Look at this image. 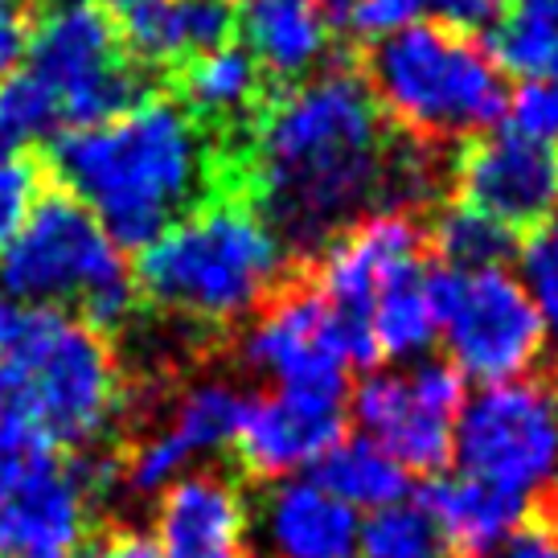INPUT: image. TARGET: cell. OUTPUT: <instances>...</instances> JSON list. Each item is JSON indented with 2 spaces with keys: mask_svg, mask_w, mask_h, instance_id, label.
I'll use <instances>...</instances> for the list:
<instances>
[{
  "mask_svg": "<svg viewBox=\"0 0 558 558\" xmlns=\"http://www.w3.org/2000/svg\"><path fill=\"white\" fill-rule=\"evenodd\" d=\"M395 140L357 70H316L271 90L239 136L243 197L288 251L316 255L353 218L383 209Z\"/></svg>",
  "mask_w": 558,
  "mask_h": 558,
  "instance_id": "cell-1",
  "label": "cell"
},
{
  "mask_svg": "<svg viewBox=\"0 0 558 558\" xmlns=\"http://www.w3.org/2000/svg\"><path fill=\"white\" fill-rule=\"evenodd\" d=\"M46 169L99 218L111 243L136 251L209 197H243L234 140L214 136L165 90H148L116 120L66 128Z\"/></svg>",
  "mask_w": 558,
  "mask_h": 558,
  "instance_id": "cell-2",
  "label": "cell"
},
{
  "mask_svg": "<svg viewBox=\"0 0 558 558\" xmlns=\"http://www.w3.org/2000/svg\"><path fill=\"white\" fill-rule=\"evenodd\" d=\"M132 418V383L104 332L21 304L0 349V452H90Z\"/></svg>",
  "mask_w": 558,
  "mask_h": 558,
  "instance_id": "cell-3",
  "label": "cell"
},
{
  "mask_svg": "<svg viewBox=\"0 0 558 558\" xmlns=\"http://www.w3.org/2000/svg\"><path fill=\"white\" fill-rule=\"evenodd\" d=\"M132 279L148 308L222 332L259 313L292 279V251L246 197L222 193L140 246Z\"/></svg>",
  "mask_w": 558,
  "mask_h": 558,
  "instance_id": "cell-4",
  "label": "cell"
},
{
  "mask_svg": "<svg viewBox=\"0 0 558 558\" xmlns=\"http://www.w3.org/2000/svg\"><path fill=\"white\" fill-rule=\"evenodd\" d=\"M362 78L390 128L423 144L481 136L509 107L506 74L493 53L439 21H415L374 41Z\"/></svg>",
  "mask_w": 558,
  "mask_h": 558,
  "instance_id": "cell-5",
  "label": "cell"
},
{
  "mask_svg": "<svg viewBox=\"0 0 558 558\" xmlns=\"http://www.w3.org/2000/svg\"><path fill=\"white\" fill-rule=\"evenodd\" d=\"M0 292L29 308L78 304V320L107 341L140 313L136 279L99 218L70 193H41L0 255Z\"/></svg>",
  "mask_w": 558,
  "mask_h": 558,
  "instance_id": "cell-6",
  "label": "cell"
},
{
  "mask_svg": "<svg viewBox=\"0 0 558 558\" xmlns=\"http://www.w3.org/2000/svg\"><path fill=\"white\" fill-rule=\"evenodd\" d=\"M452 456L464 476L518 493L530 506L558 497V383L513 378L464 399Z\"/></svg>",
  "mask_w": 558,
  "mask_h": 558,
  "instance_id": "cell-7",
  "label": "cell"
},
{
  "mask_svg": "<svg viewBox=\"0 0 558 558\" xmlns=\"http://www.w3.org/2000/svg\"><path fill=\"white\" fill-rule=\"evenodd\" d=\"M427 296L448 345V366L460 369V378L481 386L513 383L538 362L546 332L522 276L506 267H427Z\"/></svg>",
  "mask_w": 558,
  "mask_h": 558,
  "instance_id": "cell-8",
  "label": "cell"
},
{
  "mask_svg": "<svg viewBox=\"0 0 558 558\" xmlns=\"http://www.w3.org/2000/svg\"><path fill=\"white\" fill-rule=\"evenodd\" d=\"M29 74L58 99L66 128H90L132 111L148 95L144 70L123 53L99 4L58 0L29 25Z\"/></svg>",
  "mask_w": 558,
  "mask_h": 558,
  "instance_id": "cell-9",
  "label": "cell"
},
{
  "mask_svg": "<svg viewBox=\"0 0 558 558\" xmlns=\"http://www.w3.org/2000/svg\"><path fill=\"white\" fill-rule=\"evenodd\" d=\"M239 353L279 386L345 390L353 366H374L378 349L366 325H349L332 313L308 276H292L251 316Z\"/></svg>",
  "mask_w": 558,
  "mask_h": 558,
  "instance_id": "cell-10",
  "label": "cell"
},
{
  "mask_svg": "<svg viewBox=\"0 0 558 558\" xmlns=\"http://www.w3.org/2000/svg\"><path fill=\"white\" fill-rule=\"evenodd\" d=\"M460 369L436 357H418L411 369L366 374L349 411L374 444L399 460L407 472H439L452 460L456 418L464 407Z\"/></svg>",
  "mask_w": 558,
  "mask_h": 558,
  "instance_id": "cell-11",
  "label": "cell"
},
{
  "mask_svg": "<svg viewBox=\"0 0 558 558\" xmlns=\"http://www.w3.org/2000/svg\"><path fill=\"white\" fill-rule=\"evenodd\" d=\"M90 513L74 460L0 452V558H74L90 538Z\"/></svg>",
  "mask_w": 558,
  "mask_h": 558,
  "instance_id": "cell-12",
  "label": "cell"
},
{
  "mask_svg": "<svg viewBox=\"0 0 558 558\" xmlns=\"http://www.w3.org/2000/svg\"><path fill=\"white\" fill-rule=\"evenodd\" d=\"M448 177L456 202L497 218L513 234H534L558 218V148L518 136L513 128L469 136L456 148Z\"/></svg>",
  "mask_w": 558,
  "mask_h": 558,
  "instance_id": "cell-13",
  "label": "cell"
},
{
  "mask_svg": "<svg viewBox=\"0 0 558 558\" xmlns=\"http://www.w3.org/2000/svg\"><path fill=\"white\" fill-rule=\"evenodd\" d=\"M423 246H427V230L418 222V214L369 209L316 251L304 276L341 320L369 329V308L378 292L399 271L423 263Z\"/></svg>",
  "mask_w": 558,
  "mask_h": 558,
  "instance_id": "cell-14",
  "label": "cell"
},
{
  "mask_svg": "<svg viewBox=\"0 0 558 558\" xmlns=\"http://www.w3.org/2000/svg\"><path fill=\"white\" fill-rule=\"evenodd\" d=\"M345 439V390L276 386L243 402L234 432V460L251 481H279L288 472L316 469L332 444Z\"/></svg>",
  "mask_w": 558,
  "mask_h": 558,
  "instance_id": "cell-15",
  "label": "cell"
},
{
  "mask_svg": "<svg viewBox=\"0 0 558 558\" xmlns=\"http://www.w3.org/2000/svg\"><path fill=\"white\" fill-rule=\"evenodd\" d=\"M243 395L227 383H193L169 402V418L157 432L140 436L128 452H120L123 488L132 493H160L177 476H185L197 456L218 452L234 444Z\"/></svg>",
  "mask_w": 558,
  "mask_h": 558,
  "instance_id": "cell-16",
  "label": "cell"
},
{
  "mask_svg": "<svg viewBox=\"0 0 558 558\" xmlns=\"http://www.w3.org/2000/svg\"><path fill=\"white\" fill-rule=\"evenodd\" d=\"M357 509L316 481H276L246 506V555L255 558H357Z\"/></svg>",
  "mask_w": 558,
  "mask_h": 558,
  "instance_id": "cell-17",
  "label": "cell"
},
{
  "mask_svg": "<svg viewBox=\"0 0 558 558\" xmlns=\"http://www.w3.org/2000/svg\"><path fill=\"white\" fill-rule=\"evenodd\" d=\"M104 13L140 70H173L234 34V0H104Z\"/></svg>",
  "mask_w": 558,
  "mask_h": 558,
  "instance_id": "cell-18",
  "label": "cell"
},
{
  "mask_svg": "<svg viewBox=\"0 0 558 558\" xmlns=\"http://www.w3.org/2000/svg\"><path fill=\"white\" fill-rule=\"evenodd\" d=\"M160 493V558H246V497L227 472H185Z\"/></svg>",
  "mask_w": 558,
  "mask_h": 558,
  "instance_id": "cell-19",
  "label": "cell"
},
{
  "mask_svg": "<svg viewBox=\"0 0 558 558\" xmlns=\"http://www.w3.org/2000/svg\"><path fill=\"white\" fill-rule=\"evenodd\" d=\"M234 34L267 78L300 83L325 70L337 21L325 0H234Z\"/></svg>",
  "mask_w": 558,
  "mask_h": 558,
  "instance_id": "cell-20",
  "label": "cell"
},
{
  "mask_svg": "<svg viewBox=\"0 0 558 558\" xmlns=\"http://www.w3.org/2000/svg\"><path fill=\"white\" fill-rule=\"evenodd\" d=\"M169 95L214 136L239 140L271 90H267V74L259 70V62L243 46L227 41L218 50L193 53L181 66H173Z\"/></svg>",
  "mask_w": 558,
  "mask_h": 558,
  "instance_id": "cell-21",
  "label": "cell"
},
{
  "mask_svg": "<svg viewBox=\"0 0 558 558\" xmlns=\"http://www.w3.org/2000/svg\"><path fill=\"white\" fill-rule=\"evenodd\" d=\"M423 506L436 513L439 530L448 538V550L460 558H485L501 550V542L522 530L534 518V506L506 493L497 485H485L476 476H436L418 497Z\"/></svg>",
  "mask_w": 558,
  "mask_h": 558,
  "instance_id": "cell-22",
  "label": "cell"
},
{
  "mask_svg": "<svg viewBox=\"0 0 558 558\" xmlns=\"http://www.w3.org/2000/svg\"><path fill=\"white\" fill-rule=\"evenodd\" d=\"M313 481L320 488H329L349 509H369V513L411 497V472L369 436L332 444L329 452L316 460Z\"/></svg>",
  "mask_w": 558,
  "mask_h": 558,
  "instance_id": "cell-23",
  "label": "cell"
},
{
  "mask_svg": "<svg viewBox=\"0 0 558 558\" xmlns=\"http://www.w3.org/2000/svg\"><path fill=\"white\" fill-rule=\"evenodd\" d=\"M369 332L378 357L390 362H418L427 349L436 345L439 320L427 296V267L415 263L386 283L374 308H369Z\"/></svg>",
  "mask_w": 558,
  "mask_h": 558,
  "instance_id": "cell-24",
  "label": "cell"
},
{
  "mask_svg": "<svg viewBox=\"0 0 558 558\" xmlns=\"http://www.w3.org/2000/svg\"><path fill=\"white\" fill-rule=\"evenodd\" d=\"M485 50L501 74L546 78L558 58V0H506L501 17L488 25Z\"/></svg>",
  "mask_w": 558,
  "mask_h": 558,
  "instance_id": "cell-25",
  "label": "cell"
},
{
  "mask_svg": "<svg viewBox=\"0 0 558 558\" xmlns=\"http://www.w3.org/2000/svg\"><path fill=\"white\" fill-rule=\"evenodd\" d=\"M427 246L436 251L439 267L452 271H485V267H506V259L518 251V234L501 227L497 218H488L481 209L452 202L432 218Z\"/></svg>",
  "mask_w": 558,
  "mask_h": 558,
  "instance_id": "cell-26",
  "label": "cell"
},
{
  "mask_svg": "<svg viewBox=\"0 0 558 558\" xmlns=\"http://www.w3.org/2000/svg\"><path fill=\"white\" fill-rule=\"evenodd\" d=\"M448 538L436 513L418 497L395 501L369 513L357 534V558H448Z\"/></svg>",
  "mask_w": 558,
  "mask_h": 558,
  "instance_id": "cell-27",
  "label": "cell"
},
{
  "mask_svg": "<svg viewBox=\"0 0 558 558\" xmlns=\"http://www.w3.org/2000/svg\"><path fill=\"white\" fill-rule=\"evenodd\" d=\"M58 123H62L58 99L29 70H17L0 83V148L4 153H21L25 144L53 136Z\"/></svg>",
  "mask_w": 558,
  "mask_h": 558,
  "instance_id": "cell-28",
  "label": "cell"
},
{
  "mask_svg": "<svg viewBox=\"0 0 558 558\" xmlns=\"http://www.w3.org/2000/svg\"><path fill=\"white\" fill-rule=\"evenodd\" d=\"M522 283L542 316V332L558 353V222L534 230L522 246Z\"/></svg>",
  "mask_w": 558,
  "mask_h": 558,
  "instance_id": "cell-29",
  "label": "cell"
},
{
  "mask_svg": "<svg viewBox=\"0 0 558 558\" xmlns=\"http://www.w3.org/2000/svg\"><path fill=\"white\" fill-rule=\"evenodd\" d=\"M37 197H41V165L25 153H4L0 157V255L17 239Z\"/></svg>",
  "mask_w": 558,
  "mask_h": 558,
  "instance_id": "cell-30",
  "label": "cell"
},
{
  "mask_svg": "<svg viewBox=\"0 0 558 558\" xmlns=\"http://www.w3.org/2000/svg\"><path fill=\"white\" fill-rule=\"evenodd\" d=\"M509 128L525 140H538L558 148V78H525L522 87L509 95Z\"/></svg>",
  "mask_w": 558,
  "mask_h": 558,
  "instance_id": "cell-31",
  "label": "cell"
},
{
  "mask_svg": "<svg viewBox=\"0 0 558 558\" xmlns=\"http://www.w3.org/2000/svg\"><path fill=\"white\" fill-rule=\"evenodd\" d=\"M423 13L418 9V0H341L337 9H332V21L353 34L357 41H383V37L399 34L407 25H415V17Z\"/></svg>",
  "mask_w": 558,
  "mask_h": 558,
  "instance_id": "cell-32",
  "label": "cell"
},
{
  "mask_svg": "<svg viewBox=\"0 0 558 558\" xmlns=\"http://www.w3.org/2000/svg\"><path fill=\"white\" fill-rule=\"evenodd\" d=\"M74 558H160L157 538L132 525H107L104 534H90Z\"/></svg>",
  "mask_w": 558,
  "mask_h": 558,
  "instance_id": "cell-33",
  "label": "cell"
},
{
  "mask_svg": "<svg viewBox=\"0 0 558 558\" xmlns=\"http://www.w3.org/2000/svg\"><path fill=\"white\" fill-rule=\"evenodd\" d=\"M418 9H427L439 25L476 34V29H488L493 21L501 17L506 0H418Z\"/></svg>",
  "mask_w": 558,
  "mask_h": 558,
  "instance_id": "cell-34",
  "label": "cell"
},
{
  "mask_svg": "<svg viewBox=\"0 0 558 558\" xmlns=\"http://www.w3.org/2000/svg\"><path fill=\"white\" fill-rule=\"evenodd\" d=\"M497 558H558V525L550 522V513H534L522 530H513Z\"/></svg>",
  "mask_w": 558,
  "mask_h": 558,
  "instance_id": "cell-35",
  "label": "cell"
},
{
  "mask_svg": "<svg viewBox=\"0 0 558 558\" xmlns=\"http://www.w3.org/2000/svg\"><path fill=\"white\" fill-rule=\"evenodd\" d=\"M29 25H34V21L25 17L13 0H0V83H4L9 74H17V66L25 62Z\"/></svg>",
  "mask_w": 558,
  "mask_h": 558,
  "instance_id": "cell-36",
  "label": "cell"
},
{
  "mask_svg": "<svg viewBox=\"0 0 558 558\" xmlns=\"http://www.w3.org/2000/svg\"><path fill=\"white\" fill-rule=\"evenodd\" d=\"M17 316H21V304L0 292V349H4V341H9V332L17 329Z\"/></svg>",
  "mask_w": 558,
  "mask_h": 558,
  "instance_id": "cell-37",
  "label": "cell"
},
{
  "mask_svg": "<svg viewBox=\"0 0 558 558\" xmlns=\"http://www.w3.org/2000/svg\"><path fill=\"white\" fill-rule=\"evenodd\" d=\"M325 4H329V13H332V9H337V4H341V0H325Z\"/></svg>",
  "mask_w": 558,
  "mask_h": 558,
  "instance_id": "cell-38",
  "label": "cell"
},
{
  "mask_svg": "<svg viewBox=\"0 0 558 558\" xmlns=\"http://www.w3.org/2000/svg\"><path fill=\"white\" fill-rule=\"evenodd\" d=\"M550 78H558V58H555V70H550Z\"/></svg>",
  "mask_w": 558,
  "mask_h": 558,
  "instance_id": "cell-39",
  "label": "cell"
},
{
  "mask_svg": "<svg viewBox=\"0 0 558 558\" xmlns=\"http://www.w3.org/2000/svg\"><path fill=\"white\" fill-rule=\"evenodd\" d=\"M0 157H4V148H0Z\"/></svg>",
  "mask_w": 558,
  "mask_h": 558,
  "instance_id": "cell-40",
  "label": "cell"
},
{
  "mask_svg": "<svg viewBox=\"0 0 558 558\" xmlns=\"http://www.w3.org/2000/svg\"><path fill=\"white\" fill-rule=\"evenodd\" d=\"M555 513H558V509H555ZM555 525H558V522H555Z\"/></svg>",
  "mask_w": 558,
  "mask_h": 558,
  "instance_id": "cell-41",
  "label": "cell"
},
{
  "mask_svg": "<svg viewBox=\"0 0 558 558\" xmlns=\"http://www.w3.org/2000/svg\"><path fill=\"white\" fill-rule=\"evenodd\" d=\"M53 4H58V0H53Z\"/></svg>",
  "mask_w": 558,
  "mask_h": 558,
  "instance_id": "cell-42",
  "label": "cell"
}]
</instances>
